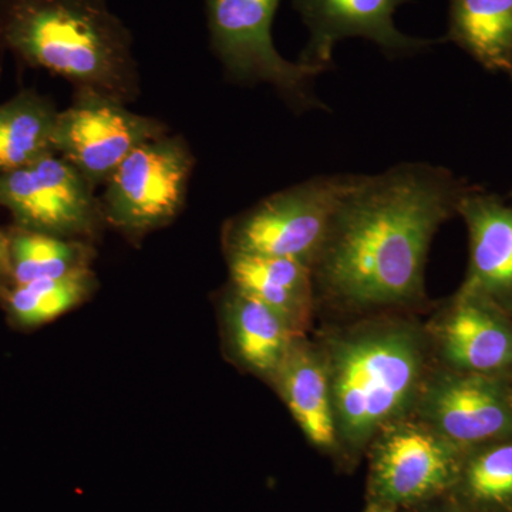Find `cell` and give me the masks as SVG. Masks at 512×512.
<instances>
[{
    "instance_id": "1",
    "label": "cell",
    "mask_w": 512,
    "mask_h": 512,
    "mask_svg": "<svg viewBox=\"0 0 512 512\" xmlns=\"http://www.w3.org/2000/svg\"><path fill=\"white\" fill-rule=\"evenodd\" d=\"M470 190L447 168L427 163L356 175L313 264L315 292L349 312L420 302L431 241Z\"/></svg>"
},
{
    "instance_id": "2",
    "label": "cell",
    "mask_w": 512,
    "mask_h": 512,
    "mask_svg": "<svg viewBox=\"0 0 512 512\" xmlns=\"http://www.w3.org/2000/svg\"><path fill=\"white\" fill-rule=\"evenodd\" d=\"M339 448L357 454L390 424L412 416L430 373L427 329L377 319L333 333L323 343Z\"/></svg>"
},
{
    "instance_id": "3",
    "label": "cell",
    "mask_w": 512,
    "mask_h": 512,
    "mask_svg": "<svg viewBox=\"0 0 512 512\" xmlns=\"http://www.w3.org/2000/svg\"><path fill=\"white\" fill-rule=\"evenodd\" d=\"M0 45L76 92L124 104L140 93L133 37L107 0H0Z\"/></svg>"
},
{
    "instance_id": "4",
    "label": "cell",
    "mask_w": 512,
    "mask_h": 512,
    "mask_svg": "<svg viewBox=\"0 0 512 512\" xmlns=\"http://www.w3.org/2000/svg\"><path fill=\"white\" fill-rule=\"evenodd\" d=\"M356 175H320L259 201L222 228L225 255L289 258L312 266Z\"/></svg>"
},
{
    "instance_id": "5",
    "label": "cell",
    "mask_w": 512,
    "mask_h": 512,
    "mask_svg": "<svg viewBox=\"0 0 512 512\" xmlns=\"http://www.w3.org/2000/svg\"><path fill=\"white\" fill-rule=\"evenodd\" d=\"M281 0H205L211 46L239 83H268L298 111L322 109L312 82L323 70L284 59L272 39Z\"/></svg>"
},
{
    "instance_id": "6",
    "label": "cell",
    "mask_w": 512,
    "mask_h": 512,
    "mask_svg": "<svg viewBox=\"0 0 512 512\" xmlns=\"http://www.w3.org/2000/svg\"><path fill=\"white\" fill-rule=\"evenodd\" d=\"M194 157L183 137L148 141L124 158L101 198L104 220L131 241L171 224L183 210Z\"/></svg>"
},
{
    "instance_id": "7",
    "label": "cell",
    "mask_w": 512,
    "mask_h": 512,
    "mask_svg": "<svg viewBox=\"0 0 512 512\" xmlns=\"http://www.w3.org/2000/svg\"><path fill=\"white\" fill-rule=\"evenodd\" d=\"M369 450V501L394 510L450 494L466 456L413 414L386 427Z\"/></svg>"
},
{
    "instance_id": "8",
    "label": "cell",
    "mask_w": 512,
    "mask_h": 512,
    "mask_svg": "<svg viewBox=\"0 0 512 512\" xmlns=\"http://www.w3.org/2000/svg\"><path fill=\"white\" fill-rule=\"evenodd\" d=\"M94 185L59 154L0 174V207L19 228L90 242L106 227Z\"/></svg>"
},
{
    "instance_id": "9",
    "label": "cell",
    "mask_w": 512,
    "mask_h": 512,
    "mask_svg": "<svg viewBox=\"0 0 512 512\" xmlns=\"http://www.w3.org/2000/svg\"><path fill=\"white\" fill-rule=\"evenodd\" d=\"M413 416L464 453L512 439V384L505 376L430 370Z\"/></svg>"
},
{
    "instance_id": "10",
    "label": "cell",
    "mask_w": 512,
    "mask_h": 512,
    "mask_svg": "<svg viewBox=\"0 0 512 512\" xmlns=\"http://www.w3.org/2000/svg\"><path fill=\"white\" fill-rule=\"evenodd\" d=\"M167 133L163 121L133 113L120 101L76 92L72 106L57 114L53 147L97 187L128 154Z\"/></svg>"
},
{
    "instance_id": "11",
    "label": "cell",
    "mask_w": 512,
    "mask_h": 512,
    "mask_svg": "<svg viewBox=\"0 0 512 512\" xmlns=\"http://www.w3.org/2000/svg\"><path fill=\"white\" fill-rule=\"evenodd\" d=\"M427 333L446 369L490 376L512 372V322L484 299L458 291Z\"/></svg>"
},
{
    "instance_id": "12",
    "label": "cell",
    "mask_w": 512,
    "mask_h": 512,
    "mask_svg": "<svg viewBox=\"0 0 512 512\" xmlns=\"http://www.w3.org/2000/svg\"><path fill=\"white\" fill-rule=\"evenodd\" d=\"M407 0H292L308 26V45L299 62L325 72L332 66L333 49L346 37L372 40L386 55L407 56L421 52L431 40L403 35L393 23L394 10Z\"/></svg>"
},
{
    "instance_id": "13",
    "label": "cell",
    "mask_w": 512,
    "mask_h": 512,
    "mask_svg": "<svg viewBox=\"0 0 512 512\" xmlns=\"http://www.w3.org/2000/svg\"><path fill=\"white\" fill-rule=\"evenodd\" d=\"M470 239V264L460 292L512 312V208L487 192L470 190L458 207Z\"/></svg>"
},
{
    "instance_id": "14",
    "label": "cell",
    "mask_w": 512,
    "mask_h": 512,
    "mask_svg": "<svg viewBox=\"0 0 512 512\" xmlns=\"http://www.w3.org/2000/svg\"><path fill=\"white\" fill-rule=\"evenodd\" d=\"M218 316L229 359L268 383L293 340L302 336L274 309L232 284L221 293Z\"/></svg>"
},
{
    "instance_id": "15",
    "label": "cell",
    "mask_w": 512,
    "mask_h": 512,
    "mask_svg": "<svg viewBox=\"0 0 512 512\" xmlns=\"http://www.w3.org/2000/svg\"><path fill=\"white\" fill-rule=\"evenodd\" d=\"M269 384L312 446L330 453L339 448L328 369L319 346L298 336Z\"/></svg>"
},
{
    "instance_id": "16",
    "label": "cell",
    "mask_w": 512,
    "mask_h": 512,
    "mask_svg": "<svg viewBox=\"0 0 512 512\" xmlns=\"http://www.w3.org/2000/svg\"><path fill=\"white\" fill-rule=\"evenodd\" d=\"M225 256L229 284L264 302L305 335L316 296L312 266L274 256Z\"/></svg>"
},
{
    "instance_id": "17",
    "label": "cell",
    "mask_w": 512,
    "mask_h": 512,
    "mask_svg": "<svg viewBox=\"0 0 512 512\" xmlns=\"http://www.w3.org/2000/svg\"><path fill=\"white\" fill-rule=\"evenodd\" d=\"M446 40L512 79V0H450Z\"/></svg>"
},
{
    "instance_id": "18",
    "label": "cell",
    "mask_w": 512,
    "mask_h": 512,
    "mask_svg": "<svg viewBox=\"0 0 512 512\" xmlns=\"http://www.w3.org/2000/svg\"><path fill=\"white\" fill-rule=\"evenodd\" d=\"M57 114L52 101L32 90L0 104V174L55 154Z\"/></svg>"
},
{
    "instance_id": "19",
    "label": "cell",
    "mask_w": 512,
    "mask_h": 512,
    "mask_svg": "<svg viewBox=\"0 0 512 512\" xmlns=\"http://www.w3.org/2000/svg\"><path fill=\"white\" fill-rule=\"evenodd\" d=\"M9 237L13 285L64 278L92 268L96 251L90 242L76 241L16 227Z\"/></svg>"
},
{
    "instance_id": "20",
    "label": "cell",
    "mask_w": 512,
    "mask_h": 512,
    "mask_svg": "<svg viewBox=\"0 0 512 512\" xmlns=\"http://www.w3.org/2000/svg\"><path fill=\"white\" fill-rule=\"evenodd\" d=\"M450 494L474 512H512V439L468 451Z\"/></svg>"
},
{
    "instance_id": "21",
    "label": "cell",
    "mask_w": 512,
    "mask_h": 512,
    "mask_svg": "<svg viewBox=\"0 0 512 512\" xmlns=\"http://www.w3.org/2000/svg\"><path fill=\"white\" fill-rule=\"evenodd\" d=\"M97 286L92 268L64 278L13 285L5 292L6 308L22 328H37L79 308L92 298Z\"/></svg>"
},
{
    "instance_id": "22",
    "label": "cell",
    "mask_w": 512,
    "mask_h": 512,
    "mask_svg": "<svg viewBox=\"0 0 512 512\" xmlns=\"http://www.w3.org/2000/svg\"><path fill=\"white\" fill-rule=\"evenodd\" d=\"M6 281H12V276H10L9 237L0 232V288Z\"/></svg>"
},
{
    "instance_id": "23",
    "label": "cell",
    "mask_w": 512,
    "mask_h": 512,
    "mask_svg": "<svg viewBox=\"0 0 512 512\" xmlns=\"http://www.w3.org/2000/svg\"><path fill=\"white\" fill-rule=\"evenodd\" d=\"M423 510L421 512H474L468 510V508L463 507V505L457 504L456 501L453 503L447 504H437L436 501H431V503L426 505H421Z\"/></svg>"
},
{
    "instance_id": "24",
    "label": "cell",
    "mask_w": 512,
    "mask_h": 512,
    "mask_svg": "<svg viewBox=\"0 0 512 512\" xmlns=\"http://www.w3.org/2000/svg\"><path fill=\"white\" fill-rule=\"evenodd\" d=\"M365 512H397V510H394L392 507H387V505L377 504V503H370L367 504Z\"/></svg>"
},
{
    "instance_id": "25",
    "label": "cell",
    "mask_w": 512,
    "mask_h": 512,
    "mask_svg": "<svg viewBox=\"0 0 512 512\" xmlns=\"http://www.w3.org/2000/svg\"><path fill=\"white\" fill-rule=\"evenodd\" d=\"M511 197H512V192H511Z\"/></svg>"
}]
</instances>
